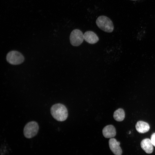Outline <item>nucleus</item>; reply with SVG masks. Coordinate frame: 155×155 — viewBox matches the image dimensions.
I'll return each instance as SVG.
<instances>
[{
    "label": "nucleus",
    "mask_w": 155,
    "mask_h": 155,
    "mask_svg": "<svg viewBox=\"0 0 155 155\" xmlns=\"http://www.w3.org/2000/svg\"><path fill=\"white\" fill-rule=\"evenodd\" d=\"M50 111L53 117L57 121H64L68 117L67 108L63 104L58 103L54 104L51 107Z\"/></svg>",
    "instance_id": "1"
},
{
    "label": "nucleus",
    "mask_w": 155,
    "mask_h": 155,
    "mask_svg": "<svg viewBox=\"0 0 155 155\" xmlns=\"http://www.w3.org/2000/svg\"><path fill=\"white\" fill-rule=\"evenodd\" d=\"M96 24L99 28L105 32L110 33L114 30V26L113 22L106 16H99L96 20Z\"/></svg>",
    "instance_id": "2"
},
{
    "label": "nucleus",
    "mask_w": 155,
    "mask_h": 155,
    "mask_svg": "<svg viewBox=\"0 0 155 155\" xmlns=\"http://www.w3.org/2000/svg\"><path fill=\"white\" fill-rule=\"evenodd\" d=\"M39 126L35 121L29 122L25 125L23 130L24 136L27 138H30L35 136L39 130Z\"/></svg>",
    "instance_id": "3"
},
{
    "label": "nucleus",
    "mask_w": 155,
    "mask_h": 155,
    "mask_svg": "<svg viewBox=\"0 0 155 155\" xmlns=\"http://www.w3.org/2000/svg\"><path fill=\"white\" fill-rule=\"evenodd\" d=\"M7 61L13 65H17L22 63L24 61L23 55L20 52L16 51L9 52L6 56Z\"/></svg>",
    "instance_id": "4"
},
{
    "label": "nucleus",
    "mask_w": 155,
    "mask_h": 155,
    "mask_svg": "<svg viewBox=\"0 0 155 155\" xmlns=\"http://www.w3.org/2000/svg\"><path fill=\"white\" fill-rule=\"evenodd\" d=\"M71 44L74 46H78L83 42L84 34L80 30L75 29L71 32L69 37Z\"/></svg>",
    "instance_id": "5"
},
{
    "label": "nucleus",
    "mask_w": 155,
    "mask_h": 155,
    "mask_svg": "<svg viewBox=\"0 0 155 155\" xmlns=\"http://www.w3.org/2000/svg\"><path fill=\"white\" fill-rule=\"evenodd\" d=\"M120 143L115 138H111L109 141L110 148L115 155H121L122 150L120 146Z\"/></svg>",
    "instance_id": "6"
},
{
    "label": "nucleus",
    "mask_w": 155,
    "mask_h": 155,
    "mask_svg": "<svg viewBox=\"0 0 155 155\" xmlns=\"http://www.w3.org/2000/svg\"><path fill=\"white\" fill-rule=\"evenodd\" d=\"M84 40L88 43L93 44L97 43L99 38L97 34L94 32L88 31L84 34Z\"/></svg>",
    "instance_id": "7"
},
{
    "label": "nucleus",
    "mask_w": 155,
    "mask_h": 155,
    "mask_svg": "<svg viewBox=\"0 0 155 155\" xmlns=\"http://www.w3.org/2000/svg\"><path fill=\"white\" fill-rule=\"evenodd\" d=\"M116 131L115 127L112 125H108L105 127L102 130L103 136L106 138H112L116 135Z\"/></svg>",
    "instance_id": "8"
},
{
    "label": "nucleus",
    "mask_w": 155,
    "mask_h": 155,
    "mask_svg": "<svg viewBox=\"0 0 155 155\" xmlns=\"http://www.w3.org/2000/svg\"><path fill=\"white\" fill-rule=\"evenodd\" d=\"M142 148L146 153L151 154L153 151V147L150 139L145 138L142 140L141 142Z\"/></svg>",
    "instance_id": "9"
},
{
    "label": "nucleus",
    "mask_w": 155,
    "mask_h": 155,
    "mask_svg": "<svg viewBox=\"0 0 155 155\" xmlns=\"http://www.w3.org/2000/svg\"><path fill=\"white\" fill-rule=\"evenodd\" d=\"M135 128L138 132L144 133L149 130L150 127L148 123L142 121H139L137 123Z\"/></svg>",
    "instance_id": "10"
},
{
    "label": "nucleus",
    "mask_w": 155,
    "mask_h": 155,
    "mask_svg": "<svg viewBox=\"0 0 155 155\" xmlns=\"http://www.w3.org/2000/svg\"><path fill=\"white\" fill-rule=\"evenodd\" d=\"M114 119L118 121H121L123 120L125 117V113L124 110L119 108L116 110L113 115Z\"/></svg>",
    "instance_id": "11"
},
{
    "label": "nucleus",
    "mask_w": 155,
    "mask_h": 155,
    "mask_svg": "<svg viewBox=\"0 0 155 155\" xmlns=\"http://www.w3.org/2000/svg\"><path fill=\"white\" fill-rule=\"evenodd\" d=\"M150 140L153 146H155V133L151 135Z\"/></svg>",
    "instance_id": "12"
},
{
    "label": "nucleus",
    "mask_w": 155,
    "mask_h": 155,
    "mask_svg": "<svg viewBox=\"0 0 155 155\" xmlns=\"http://www.w3.org/2000/svg\"><path fill=\"white\" fill-rule=\"evenodd\" d=\"M133 0V1H136V0Z\"/></svg>",
    "instance_id": "13"
}]
</instances>
